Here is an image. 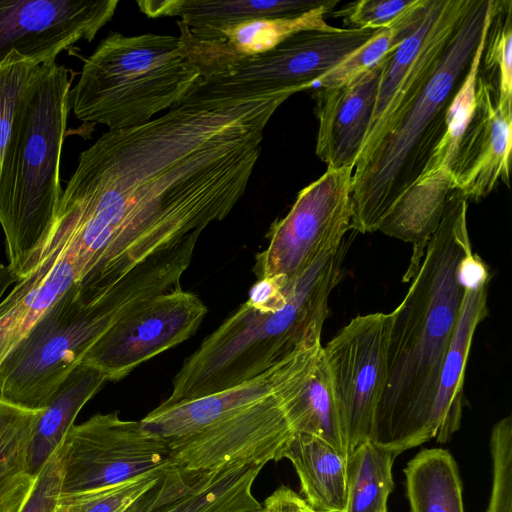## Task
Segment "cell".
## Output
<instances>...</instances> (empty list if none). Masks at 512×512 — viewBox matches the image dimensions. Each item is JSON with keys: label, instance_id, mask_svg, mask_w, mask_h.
<instances>
[{"label": "cell", "instance_id": "8992f818", "mask_svg": "<svg viewBox=\"0 0 512 512\" xmlns=\"http://www.w3.org/2000/svg\"><path fill=\"white\" fill-rule=\"evenodd\" d=\"M378 30L334 27L300 31L273 49L255 55L196 50L190 60L201 76L182 105L231 102L308 89Z\"/></svg>", "mask_w": 512, "mask_h": 512}, {"label": "cell", "instance_id": "3957f363", "mask_svg": "<svg viewBox=\"0 0 512 512\" xmlns=\"http://www.w3.org/2000/svg\"><path fill=\"white\" fill-rule=\"evenodd\" d=\"M496 0H469L429 76L385 120L352 175L351 229L378 228L422 174L446 131V114L494 14Z\"/></svg>", "mask_w": 512, "mask_h": 512}, {"label": "cell", "instance_id": "7c38bea8", "mask_svg": "<svg viewBox=\"0 0 512 512\" xmlns=\"http://www.w3.org/2000/svg\"><path fill=\"white\" fill-rule=\"evenodd\" d=\"M275 389L198 434L169 444L173 465L204 474L233 466H265L283 459L294 432Z\"/></svg>", "mask_w": 512, "mask_h": 512}, {"label": "cell", "instance_id": "4dcf8cb0", "mask_svg": "<svg viewBox=\"0 0 512 512\" xmlns=\"http://www.w3.org/2000/svg\"><path fill=\"white\" fill-rule=\"evenodd\" d=\"M512 1L496 0L479 73L498 89L500 102H512Z\"/></svg>", "mask_w": 512, "mask_h": 512}, {"label": "cell", "instance_id": "ba28073f", "mask_svg": "<svg viewBox=\"0 0 512 512\" xmlns=\"http://www.w3.org/2000/svg\"><path fill=\"white\" fill-rule=\"evenodd\" d=\"M353 170L327 169L299 191L289 212L272 223L267 247L256 256L257 279L299 276L340 247L351 229Z\"/></svg>", "mask_w": 512, "mask_h": 512}, {"label": "cell", "instance_id": "5b68a950", "mask_svg": "<svg viewBox=\"0 0 512 512\" xmlns=\"http://www.w3.org/2000/svg\"><path fill=\"white\" fill-rule=\"evenodd\" d=\"M75 72L55 63L28 99L0 187V224L17 282L50 228L62 193L60 162Z\"/></svg>", "mask_w": 512, "mask_h": 512}, {"label": "cell", "instance_id": "e575fe53", "mask_svg": "<svg viewBox=\"0 0 512 512\" xmlns=\"http://www.w3.org/2000/svg\"><path fill=\"white\" fill-rule=\"evenodd\" d=\"M259 512H322L313 509L305 499L286 486H280L262 504Z\"/></svg>", "mask_w": 512, "mask_h": 512}, {"label": "cell", "instance_id": "d590c367", "mask_svg": "<svg viewBox=\"0 0 512 512\" xmlns=\"http://www.w3.org/2000/svg\"><path fill=\"white\" fill-rule=\"evenodd\" d=\"M17 280L12 275L7 266L0 263V295L5 296L11 285H15Z\"/></svg>", "mask_w": 512, "mask_h": 512}, {"label": "cell", "instance_id": "6da1fadb", "mask_svg": "<svg viewBox=\"0 0 512 512\" xmlns=\"http://www.w3.org/2000/svg\"><path fill=\"white\" fill-rule=\"evenodd\" d=\"M467 208L453 189L406 296L391 312L387 381L370 440L397 455L435 438L439 378L465 291L457 269L472 251Z\"/></svg>", "mask_w": 512, "mask_h": 512}, {"label": "cell", "instance_id": "484cf974", "mask_svg": "<svg viewBox=\"0 0 512 512\" xmlns=\"http://www.w3.org/2000/svg\"><path fill=\"white\" fill-rule=\"evenodd\" d=\"M404 473L412 512H464L458 468L447 450H421Z\"/></svg>", "mask_w": 512, "mask_h": 512}, {"label": "cell", "instance_id": "30bf717a", "mask_svg": "<svg viewBox=\"0 0 512 512\" xmlns=\"http://www.w3.org/2000/svg\"><path fill=\"white\" fill-rule=\"evenodd\" d=\"M391 321V313L357 316L322 346L347 456L371 438L387 381Z\"/></svg>", "mask_w": 512, "mask_h": 512}, {"label": "cell", "instance_id": "2e32d148", "mask_svg": "<svg viewBox=\"0 0 512 512\" xmlns=\"http://www.w3.org/2000/svg\"><path fill=\"white\" fill-rule=\"evenodd\" d=\"M386 57L351 82L320 88L312 94L319 123L315 152L327 169L355 167L374 111Z\"/></svg>", "mask_w": 512, "mask_h": 512}, {"label": "cell", "instance_id": "7402d4cb", "mask_svg": "<svg viewBox=\"0 0 512 512\" xmlns=\"http://www.w3.org/2000/svg\"><path fill=\"white\" fill-rule=\"evenodd\" d=\"M337 4V0H328L323 6L299 15L251 20L199 36L192 35L179 20L176 23L180 35L201 50L220 55H255L273 49L300 31L333 29L324 17Z\"/></svg>", "mask_w": 512, "mask_h": 512}, {"label": "cell", "instance_id": "8d00e7d4", "mask_svg": "<svg viewBox=\"0 0 512 512\" xmlns=\"http://www.w3.org/2000/svg\"><path fill=\"white\" fill-rule=\"evenodd\" d=\"M260 510H261V509H260ZM260 510H259V511H260ZM259 511H250V512H259Z\"/></svg>", "mask_w": 512, "mask_h": 512}, {"label": "cell", "instance_id": "836d02e7", "mask_svg": "<svg viewBox=\"0 0 512 512\" xmlns=\"http://www.w3.org/2000/svg\"><path fill=\"white\" fill-rule=\"evenodd\" d=\"M61 496V461L59 451L37 475L33 488L18 512H57Z\"/></svg>", "mask_w": 512, "mask_h": 512}, {"label": "cell", "instance_id": "52a82bcc", "mask_svg": "<svg viewBox=\"0 0 512 512\" xmlns=\"http://www.w3.org/2000/svg\"><path fill=\"white\" fill-rule=\"evenodd\" d=\"M75 282L0 364V399L43 410L95 341L111 326L104 296Z\"/></svg>", "mask_w": 512, "mask_h": 512}, {"label": "cell", "instance_id": "d6a6232c", "mask_svg": "<svg viewBox=\"0 0 512 512\" xmlns=\"http://www.w3.org/2000/svg\"><path fill=\"white\" fill-rule=\"evenodd\" d=\"M416 0H360L334 13L352 28L378 30L391 27Z\"/></svg>", "mask_w": 512, "mask_h": 512}, {"label": "cell", "instance_id": "cb8c5ba5", "mask_svg": "<svg viewBox=\"0 0 512 512\" xmlns=\"http://www.w3.org/2000/svg\"><path fill=\"white\" fill-rule=\"evenodd\" d=\"M106 381L102 373L81 362L58 387L33 431L28 466L34 478L59 449L80 410Z\"/></svg>", "mask_w": 512, "mask_h": 512}, {"label": "cell", "instance_id": "4316f807", "mask_svg": "<svg viewBox=\"0 0 512 512\" xmlns=\"http://www.w3.org/2000/svg\"><path fill=\"white\" fill-rule=\"evenodd\" d=\"M54 64L41 65L15 51L0 62V187L8 173L25 105Z\"/></svg>", "mask_w": 512, "mask_h": 512}, {"label": "cell", "instance_id": "5bb4252c", "mask_svg": "<svg viewBox=\"0 0 512 512\" xmlns=\"http://www.w3.org/2000/svg\"><path fill=\"white\" fill-rule=\"evenodd\" d=\"M511 146L512 102H500L497 87L478 73L475 108L449 167L454 188L478 202L499 180L509 187Z\"/></svg>", "mask_w": 512, "mask_h": 512}, {"label": "cell", "instance_id": "603a6c76", "mask_svg": "<svg viewBox=\"0 0 512 512\" xmlns=\"http://www.w3.org/2000/svg\"><path fill=\"white\" fill-rule=\"evenodd\" d=\"M283 458L300 480L305 501L322 512H344L347 498V456L323 439L294 433Z\"/></svg>", "mask_w": 512, "mask_h": 512}, {"label": "cell", "instance_id": "8fae6325", "mask_svg": "<svg viewBox=\"0 0 512 512\" xmlns=\"http://www.w3.org/2000/svg\"><path fill=\"white\" fill-rule=\"evenodd\" d=\"M207 308L181 287L146 299L122 315L90 347L82 362L118 381L158 354L190 338Z\"/></svg>", "mask_w": 512, "mask_h": 512}, {"label": "cell", "instance_id": "277c9868", "mask_svg": "<svg viewBox=\"0 0 512 512\" xmlns=\"http://www.w3.org/2000/svg\"><path fill=\"white\" fill-rule=\"evenodd\" d=\"M200 76L178 36L111 31L84 59L70 106L86 125L129 128L180 106Z\"/></svg>", "mask_w": 512, "mask_h": 512}, {"label": "cell", "instance_id": "44dd1931", "mask_svg": "<svg viewBox=\"0 0 512 512\" xmlns=\"http://www.w3.org/2000/svg\"><path fill=\"white\" fill-rule=\"evenodd\" d=\"M328 0H147L137 1L150 18L180 17L194 36L262 18L295 16L323 6Z\"/></svg>", "mask_w": 512, "mask_h": 512}, {"label": "cell", "instance_id": "9c48e42d", "mask_svg": "<svg viewBox=\"0 0 512 512\" xmlns=\"http://www.w3.org/2000/svg\"><path fill=\"white\" fill-rule=\"evenodd\" d=\"M61 495L111 486L174 467L169 445L146 433L140 421L118 412L95 414L73 425L59 449Z\"/></svg>", "mask_w": 512, "mask_h": 512}, {"label": "cell", "instance_id": "f1b7e54d", "mask_svg": "<svg viewBox=\"0 0 512 512\" xmlns=\"http://www.w3.org/2000/svg\"><path fill=\"white\" fill-rule=\"evenodd\" d=\"M172 468L147 472L111 486L61 495L57 512H132Z\"/></svg>", "mask_w": 512, "mask_h": 512}, {"label": "cell", "instance_id": "9a60e30c", "mask_svg": "<svg viewBox=\"0 0 512 512\" xmlns=\"http://www.w3.org/2000/svg\"><path fill=\"white\" fill-rule=\"evenodd\" d=\"M28 269L0 302V364L45 311L77 282L74 250L58 223L51 224Z\"/></svg>", "mask_w": 512, "mask_h": 512}, {"label": "cell", "instance_id": "d4e9b609", "mask_svg": "<svg viewBox=\"0 0 512 512\" xmlns=\"http://www.w3.org/2000/svg\"><path fill=\"white\" fill-rule=\"evenodd\" d=\"M41 411L0 399V512H18L33 488L28 456Z\"/></svg>", "mask_w": 512, "mask_h": 512}, {"label": "cell", "instance_id": "83f0119b", "mask_svg": "<svg viewBox=\"0 0 512 512\" xmlns=\"http://www.w3.org/2000/svg\"><path fill=\"white\" fill-rule=\"evenodd\" d=\"M398 455L366 440L347 456V498L344 512H387L393 490L392 467Z\"/></svg>", "mask_w": 512, "mask_h": 512}, {"label": "cell", "instance_id": "d6986e66", "mask_svg": "<svg viewBox=\"0 0 512 512\" xmlns=\"http://www.w3.org/2000/svg\"><path fill=\"white\" fill-rule=\"evenodd\" d=\"M488 284L464 288L460 310L443 361L435 400V439L445 443L459 429L462 418L465 369L478 325L488 316Z\"/></svg>", "mask_w": 512, "mask_h": 512}, {"label": "cell", "instance_id": "7a4b0ae2", "mask_svg": "<svg viewBox=\"0 0 512 512\" xmlns=\"http://www.w3.org/2000/svg\"><path fill=\"white\" fill-rule=\"evenodd\" d=\"M348 247L345 239L307 271L288 278L265 304L243 303L184 361L161 405L233 388L321 342L329 297L344 275Z\"/></svg>", "mask_w": 512, "mask_h": 512}, {"label": "cell", "instance_id": "1f68e13d", "mask_svg": "<svg viewBox=\"0 0 512 512\" xmlns=\"http://www.w3.org/2000/svg\"><path fill=\"white\" fill-rule=\"evenodd\" d=\"M493 482L487 512H512V417L498 421L491 432Z\"/></svg>", "mask_w": 512, "mask_h": 512}, {"label": "cell", "instance_id": "ac0fdd59", "mask_svg": "<svg viewBox=\"0 0 512 512\" xmlns=\"http://www.w3.org/2000/svg\"><path fill=\"white\" fill-rule=\"evenodd\" d=\"M284 360L264 374L233 388L172 405L160 404L140 420V424L146 433L168 445L192 437L273 393Z\"/></svg>", "mask_w": 512, "mask_h": 512}, {"label": "cell", "instance_id": "4fadbf2b", "mask_svg": "<svg viewBox=\"0 0 512 512\" xmlns=\"http://www.w3.org/2000/svg\"><path fill=\"white\" fill-rule=\"evenodd\" d=\"M118 0H0V62L12 51L41 65L80 41L91 42Z\"/></svg>", "mask_w": 512, "mask_h": 512}, {"label": "cell", "instance_id": "f546056e", "mask_svg": "<svg viewBox=\"0 0 512 512\" xmlns=\"http://www.w3.org/2000/svg\"><path fill=\"white\" fill-rule=\"evenodd\" d=\"M492 18L489 20L483 30L480 42L471 60L468 72L450 102L446 114L445 135L436 147L422 174L437 171L442 168L449 170L461 137L472 117L475 108L476 79L479 73L482 54Z\"/></svg>", "mask_w": 512, "mask_h": 512}, {"label": "cell", "instance_id": "e0dca14e", "mask_svg": "<svg viewBox=\"0 0 512 512\" xmlns=\"http://www.w3.org/2000/svg\"><path fill=\"white\" fill-rule=\"evenodd\" d=\"M263 465L233 466L204 474L170 469L132 512H250L262 507L252 486Z\"/></svg>", "mask_w": 512, "mask_h": 512}, {"label": "cell", "instance_id": "ffe728a7", "mask_svg": "<svg viewBox=\"0 0 512 512\" xmlns=\"http://www.w3.org/2000/svg\"><path fill=\"white\" fill-rule=\"evenodd\" d=\"M453 189L448 169L424 173L399 197L381 222L378 231L412 244V255L403 282H411L418 272Z\"/></svg>", "mask_w": 512, "mask_h": 512}]
</instances>
